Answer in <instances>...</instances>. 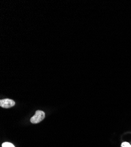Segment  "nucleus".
<instances>
[{"instance_id":"obj_1","label":"nucleus","mask_w":131,"mask_h":147,"mask_svg":"<svg viewBox=\"0 0 131 147\" xmlns=\"http://www.w3.org/2000/svg\"><path fill=\"white\" fill-rule=\"evenodd\" d=\"M45 114L44 111L38 110L35 112V115L31 118L30 121L32 124H38L45 118Z\"/></svg>"},{"instance_id":"obj_2","label":"nucleus","mask_w":131,"mask_h":147,"mask_svg":"<svg viewBox=\"0 0 131 147\" xmlns=\"http://www.w3.org/2000/svg\"><path fill=\"white\" fill-rule=\"evenodd\" d=\"M15 105V102L11 99H4L0 101V106L4 108H9Z\"/></svg>"},{"instance_id":"obj_3","label":"nucleus","mask_w":131,"mask_h":147,"mask_svg":"<svg viewBox=\"0 0 131 147\" xmlns=\"http://www.w3.org/2000/svg\"><path fill=\"white\" fill-rule=\"evenodd\" d=\"M2 147H15L14 145L10 142H4L2 144Z\"/></svg>"},{"instance_id":"obj_4","label":"nucleus","mask_w":131,"mask_h":147,"mask_svg":"<svg viewBox=\"0 0 131 147\" xmlns=\"http://www.w3.org/2000/svg\"><path fill=\"white\" fill-rule=\"evenodd\" d=\"M121 147H131V145L127 142H124L121 144Z\"/></svg>"}]
</instances>
